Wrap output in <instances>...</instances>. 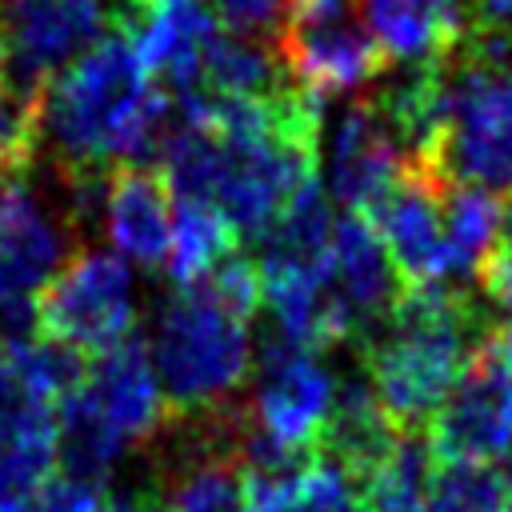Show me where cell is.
<instances>
[{"label":"cell","instance_id":"6da1fadb","mask_svg":"<svg viewBox=\"0 0 512 512\" xmlns=\"http://www.w3.org/2000/svg\"><path fill=\"white\" fill-rule=\"evenodd\" d=\"M176 120V96L144 72L124 32H104L40 96V144L64 180L160 160Z\"/></svg>","mask_w":512,"mask_h":512},{"label":"cell","instance_id":"7a4b0ae2","mask_svg":"<svg viewBox=\"0 0 512 512\" xmlns=\"http://www.w3.org/2000/svg\"><path fill=\"white\" fill-rule=\"evenodd\" d=\"M496 328L460 284L400 288L388 320L364 340L368 384L396 432L420 436L476 344Z\"/></svg>","mask_w":512,"mask_h":512},{"label":"cell","instance_id":"3957f363","mask_svg":"<svg viewBox=\"0 0 512 512\" xmlns=\"http://www.w3.org/2000/svg\"><path fill=\"white\" fill-rule=\"evenodd\" d=\"M148 356L168 404V416H212L236 404L252 368V344L240 316H232L200 284L176 288L152 324Z\"/></svg>","mask_w":512,"mask_h":512},{"label":"cell","instance_id":"277c9868","mask_svg":"<svg viewBox=\"0 0 512 512\" xmlns=\"http://www.w3.org/2000/svg\"><path fill=\"white\" fill-rule=\"evenodd\" d=\"M444 180L512 192V72L448 56L444 116L424 156Z\"/></svg>","mask_w":512,"mask_h":512},{"label":"cell","instance_id":"5b68a950","mask_svg":"<svg viewBox=\"0 0 512 512\" xmlns=\"http://www.w3.org/2000/svg\"><path fill=\"white\" fill-rule=\"evenodd\" d=\"M276 52L296 88L312 100H332L364 88L388 68L360 0H288Z\"/></svg>","mask_w":512,"mask_h":512},{"label":"cell","instance_id":"8992f818","mask_svg":"<svg viewBox=\"0 0 512 512\" xmlns=\"http://www.w3.org/2000/svg\"><path fill=\"white\" fill-rule=\"evenodd\" d=\"M132 320V272L108 248L72 252L32 300L36 336L68 344L80 356H100L128 340Z\"/></svg>","mask_w":512,"mask_h":512},{"label":"cell","instance_id":"52a82bcc","mask_svg":"<svg viewBox=\"0 0 512 512\" xmlns=\"http://www.w3.org/2000/svg\"><path fill=\"white\" fill-rule=\"evenodd\" d=\"M104 0H0V80L44 96L48 80L88 52L108 28Z\"/></svg>","mask_w":512,"mask_h":512},{"label":"cell","instance_id":"ba28073f","mask_svg":"<svg viewBox=\"0 0 512 512\" xmlns=\"http://www.w3.org/2000/svg\"><path fill=\"white\" fill-rule=\"evenodd\" d=\"M432 460H504L512 452V368L496 328L476 344L452 392L424 428Z\"/></svg>","mask_w":512,"mask_h":512},{"label":"cell","instance_id":"9c48e42d","mask_svg":"<svg viewBox=\"0 0 512 512\" xmlns=\"http://www.w3.org/2000/svg\"><path fill=\"white\" fill-rule=\"evenodd\" d=\"M68 224H60L20 176H0V336H32V300L64 264Z\"/></svg>","mask_w":512,"mask_h":512},{"label":"cell","instance_id":"30bf717a","mask_svg":"<svg viewBox=\"0 0 512 512\" xmlns=\"http://www.w3.org/2000/svg\"><path fill=\"white\" fill-rule=\"evenodd\" d=\"M332 400H336V380L312 352L288 348L280 340L264 344L252 396L244 400L248 420L264 436H272L288 452L312 456L328 424Z\"/></svg>","mask_w":512,"mask_h":512},{"label":"cell","instance_id":"8fae6325","mask_svg":"<svg viewBox=\"0 0 512 512\" xmlns=\"http://www.w3.org/2000/svg\"><path fill=\"white\" fill-rule=\"evenodd\" d=\"M444 188L448 180L432 164L408 156L380 208L368 216L388 248L400 288L444 284Z\"/></svg>","mask_w":512,"mask_h":512},{"label":"cell","instance_id":"7c38bea8","mask_svg":"<svg viewBox=\"0 0 512 512\" xmlns=\"http://www.w3.org/2000/svg\"><path fill=\"white\" fill-rule=\"evenodd\" d=\"M408 152L376 112L372 96H356L340 108L328 132V192L352 216H372L396 184Z\"/></svg>","mask_w":512,"mask_h":512},{"label":"cell","instance_id":"4fadbf2b","mask_svg":"<svg viewBox=\"0 0 512 512\" xmlns=\"http://www.w3.org/2000/svg\"><path fill=\"white\" fill-rule=\"evenodd\" d=\"M76 396L124 448L152 440L168 420V404L148 344L140 336H128L100 356H88V372Z\"/></svg>","mask_w":512,"mask_h":512},{"label":"cell","instance_id":"5bb4252c","mask_svg":"<svg viewBox=\"0 0 512 512\" xmlns=\"http://www.w3.org/2000/svg\"><path fill=\"white\" fill-rule=\"evenodd\" d=\"M216 32H220V24L204 0L148 4L124 28L144 72L176 100L204 84V52Z\"/></svg>","mask_w":512,"mask_h":512},{"label":"cell","instance_id":"9a60e30c","mask_svg":"<svg viewBox=\"0 0 512 512\" xmlns=\"http://www.w3.org/2000/svg\"><path fill=\"white\" fill-rule=\"evenodd\" d=\"M328 280L340 296V304L352 316V336H372L396 296H400V276L388 260V248L372 220L340 212L332 224V252H328Z\"/></svg>","mask_w":512,"mask_h":512},{"label":"cell","instance_id":"2e32d148","mask_svg":"<svg viewBox=\"0 0 512 512\" xmlns=\"http://www.w3.org/2000/svg\"><path fill=\"white\" fill-rule=\"evenodd\" d=\"M104 228L116 252L144 268H164L172 248V192L152 164H112L104 180Z\"/></svg>","mask_w":512,"mask_h":512},{"label":"cell","instance_id":"e0dca14e","mask_svg":"<svg viewBox=\"0 0 512 512\" xmlns=\"http://www.w3.org/2000/svg\"><path fill=\"white\" fill-rule=\"evenodd\" d=\"M468 0H360V12L388 60H436L464 36Z\"/></svg>","mask_w":512,"mask_h":512},{"label":"cell","instance_id":"ac0fdd59","mask_svg":"<svg viewBox=\"0 0 512 512\" xmlns=\"http://www.w3.org/2000/svg\"><path fill=\"white\" fill-rule=\"evenodd\" d=\"M404 432L392 428V420L384 416L368 376H352L344 384H336V400H332V412H328V424L320 432V444L316 452L320 456H332L336 464H344L356 480H364L400 440Z\"/></svg>","mask_w":512,"mask_h":512},{"label":"cell","instance_id":"d6986e66","mask_svg":"<svg viewBox=\"0 0 512 512\" xmlns=\"http://www.w3.org/2000/svg\"><path fill=\"white\" fill-rule=\"evenodd\" d=\"M292 76L276 52L272 40L240 36V32H216L204 52V84L216 96L232 100H268L280 88H288Z\"/></svg>","mask_w":512,"mask_h":512},{"label":"cell","instance_id":"ffe728a7","mask_svg":"<svg viewBox=\"0 0 512 512\" xmlns=\"http://www.w3.org/2000/svg\"><path fill=\"white\" fill-rule=\"evenodd\" d=\"M500 204L476 184L444 188V284H464L496 248Z\"/></svg>","mask_w":512,"mask_h":512},{"label":"cell","instance_id":"44dd1931","mask_svg":"<svg viewBox=\"0 0 512 512\" xmlns=\"http://www.w3.org/2000/svg\"><path fill=\"white\" fill-rule=\"evenodd\" d=\"M236 232L232 224L200 200H176L172 212V248H168V276L176 288L196 284L200 276H208L224 256L236 252Z\"/></svg>","mask_w":512,"mask_h":512},{"label":"cell","instance_id":"7402d4cb","mask_svg":"<svg viewBox=\"0 0 512 512\" xmlns=\"http://www.w3.org/2000/svg\"><path fill=\"white\" fill-rule=\"evenodd\" d=\"M512 472L496 460H432L428 512H508Z\"/></svg>","mask_w":512,"mask_h":512},{"label":"cell","instance_id":"603a6c76","mask_svg":"<svg viewBox=\"0 0 512 512\" xmlns=\"http://www.w3.org/2000/svg\"><path fill=\"white\" fill-rule=\"evenodd\" d=\"M432 452L420 436H400L396 448L360 480L368 512H428Z\"/></svg>","mask_w":512,"mask_h":512},{"label":"cell","instance_id":"cb8c5ba5","mask_svg":"<svg viewBox=\"0 0 512 512\" xmlns=\"http://www.w3.org/2000/svg\"><path fill=\"white\" fill-rule=\"evenodd\" d=\"M40 152V96L0 80V176H24Z\"/></svg>","mask_w":512,"mask_h":512},{"label":"cell","instance_id":"d4e9b609","mask_svg":"<svg viewBox=\"0 0 512 512\" xmlns=\"http://www.w3.org/2000/svg\"><path fill=\"white\" fill-rule=\"evenodd\" d=\"M208 296H216L232 316H240V320H248L256 308H260V300H264V288H260V268H256V260H248L244 252H232V256H224L208 276H200L196 280Z\"/></svg>","mask_w":512,"mask_h":512},{"label":"cell","instance_id":"484cf974","mask_svg":"<svg viewBox=\"0 0 512 512\" xmlns=\"http://www.w3.org/2000/svg\"><path fill=\"white\" fill-rule=\"evenodd\" d=\"M108 500L104 484H88L64 472H52L24 504H16L12 512H100Z\"/></svg>","mask_w":512,"mask_h":512},{"label":"cell","instance_id":"4316f807","mask_svg":"<svg viewBox=\"0 0 512 512\" xmlns=\"http://www.w3.org/2000/svg\"><path fill=\"white\" fill-rule=\"evenodd\" d=\"M216 16V24L224 32H240V36H276L288 0H204Z\"/></svg>","mask_w":512,"mask_h":512},{"label":"cell","instance_id":"83f0119b","mask_svg":"<svg viewBox=\"0 0 512 512\" xmlns=\"http://www.w3.org/2000/svg\"><path fill=\"white\" fill-rule=\"evenodd\" d=\"M100 512H152V496H136V492H116L104 500Z\"/></svg>","mask_w":512,"mask_h":512},{"label":"cell","instance_id":"f1b7e54d","mask_svg":"<svg viewBox=\"0 0 512 512\" xmlns=\"http://www.w3.org/2000/svg\"><path fill=\"white\" fill-rule=\"evenodd\" d=\"M492 252L512 256V196H508V204L500 208V232H496V248H492Z\"/></svg>","mask_w":512,"mask_h":512},{"label":"cell","instance_id":"f546056e","mask_svg":"<svg viewBox=\"0 0 512 512\" xmlns=\"http://www.w3.org/2000/svg\"><path fill=\"white\" fill-rule=\"evenodd\" d=\"M496 344H500V352H504V360L512 368V316L504 324H496Z\"/></svg>","mask_w":512,"mask_h":512},{"label":"cell","instance_id":"4dcf8cb0","mask_svg":"<svg viewBox=\"0 0 512 512\" xmlns=\"http://www.w3.org/2000/svg\"><path fill=\"white\" fill-rule=\"evenodd\" d=\"M136 4H140V8H148V4H160V0H136Z\"/></svg>","mask_w":512,"mask_h":512},{"label":"cell","instance_id":"1f68e13d","mask_svg":"<svg viewBox=\"0 0 512 512\" xmlns=\"http://www.w3.org/2000/svg\"><path fill=\"white\" fill-rule=\"evenodd\" d=\"M508 512H512V508H508Z\"/></svg>","mask_w":512,"mask_h":512}]
</instances>
